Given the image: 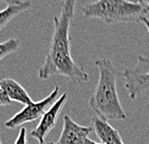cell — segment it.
Masks as SVG:
<instances>
[{
  "instance_id": "cell-1",
  "label": "cell",
  "mask_w": 149,
  "mask_h": 144,
  "mask_svg": "<svg viewBox=\"0 0 149 144\" xmlns=\"http://www.w3.org/2000/svg\"><path fill=\"white\" fill-rule=\"evenodd\" d=\"M76 1H65L58 16L53 17V33L44 64L38 72L41 79L54 76L68 77L74 82L85 83L89 76L72 58L70 28L74 16Z\"/></svg>"
},
{
  "instance_id": "cell-2",
  "label": "cell",
  "mask_w": 149,
  "mask_h": 144,
  "mask_svg": "<svg viewBox=\"0 0 149 144\" xmlns=\"http://www.w3.org/2000/svg\"><path fill=\"white\" fill-rule=\"evenodd\" d=\"M99 77L89 106L97 116L104 120H126L127 114L121 106L117 91V70L108 57L95 61Z\"/></svg>"
},
{
  "instance_id": "cell-3",
  "label": "cell",
  "mask_w": 149,
  "mask_h": 144,
  "mask_svg": "<svg viewBox=\"0 0 149 144\" xmlns=\"http://www.w3.org/2000/svg\"><path fill=\"white\" fill-rule=\"evenodd\" d=\"M85 17L97 19L107 24L139 22L146 14L144 1L98 0L89 2L82 8Z\"/></svg>"
},
{
  "instance_id": "cell-4",
  "label": "cell",
  "mask_w": 149,
  "mask_h": 144,
  "mask_svg": "<svg viewBox=\"0 0 149 144\" xmlns=\"http://www.w3.org/2000/svg\"><path fill=\"white\" fill-rule=\"evenodd\" d=\"M124 85L129 97L136 100L142 93L149 91V56L139 54L136 64L122 72Z\"/></svg>"
},
{
  "instance_id": "cell-5",
  "label": "cell",
  "mask_w": 149,
  "mask_h": 144,
  "mask_svg": "<svg viewBox=\"0 0 149 144\" xmlns=\"http://www.w3.org/2000/svg\"><path fill=\"white\" fill-rule=\"evenodd\" d=\"M59 95V87L57 85L54 86V88L49 96L43 100L37 102V103H32L27 106H24L22 109H20L17 114L7 120L4 123V126L7 129L14 130L17 127H20L23 124L32 122L40 117L43 116L45 112L49 109L52 104L55 103V100H57Z\"/></svg>"
},
{
  "instance_id": "cell-6",
  "label": "cell",
  "mask_w": 149,
  "mask_h": 144,
  "mask_svg": "<svg viewBox=\"0 0 149 144\" xmlns=\"http://www.w3.org/2000/svg\"><path fill=\"white\" fill-rule=\"evenodd\" d=\"M67 99L68 94L67 93H63L55 101V103L52 106H49V109L44 113L43 116L41 117L40 122L36 126V128L30 131V136L34 137L35 139H37L39 144L45 143L46 136L55 127L58 116L60 114L65 103L67 102Z\"/></svg>"
},
{
  "instance_id": "cell-7",
  "label": "cell",
  "mask_w": 149,
  "mask_h": 144,
  "mask_svg": "<svg viewBox=\"0 0 149 144\" xmlns=\"http://www.w3.org/2000/svg\"><path fill=\"white\" fill-rule=\"evenodd\" d=\"M92 131L91 126H81L74 122L71 116L65 115L61 134L55 144H84Z\"/></svg>"
},
{
  "instance_id": "cell-8",
  "label": "cell",
  "mask_w": 149,
  "mask_h": 144,
  "mask_svg": "<svg viewBox=\"0 0 149 144\" xmlns=\"http://www.w3.org/2000/svg\"><path fill=\"white\" fill-rule=\"evenodd\" d=\"M92 130L100 139L101 144H124L119 131L109 124V121L93 116L91 119Z\"/></svg>"
},
{
  "instance_id": "cell-9",
  "label": "cell",
  "mask_w": 149,
  "mask_h": 144,
  "mask_svg": "<svg viewBox=\"0 0 149 144\" xmlns=\"http://www.w3.org/2000/svg\"><path fill=\"white\" fill-rule=\"evenodd\" d=\"M0 88L2 89V91L5 93L12 103L17 102V103L24 104V106L33 103L28 92L23 88L22 85H20L19 82L13 79H1L0 80Z\"/></svg>"
},
{
  "instance_id": "cell-10",
  "label": "cell",
  "mask_w": 149,
  "mask_h": 144,
  "mask_svg": "<svg viewBox=\"0 0 149 144\" xmlns=\"http://www.w3.org/2000/svg\"><path fill=\"white\" fill-rule=\"evenodd\" d=\"M7 7L4 10L0 11V31L7 26L12 19H15L19 14L29 10L32 6L30 1H6Z\"/></svg>"
},
{
  "instance_id": "cell-11",
  "label": "cell",
  "mask_w": 149,
  "mask_h": 144,
  "mask_svg": "<svg viewBox=\"0 0 149 144\" xmlns=\"http://www.w3.org/2000/svg\"><path fill=\"white\" fill-rule=\"evenodd\" d=\"M19 47V39H9V40L0 43V61L5 58L6 56L13 54L16 52Z\"/></svg>"
},
{
  "instance_id": "cell-12",
  "label": "cell",
  "mask_w": 149,
  "mask_h": 144,
  "mask_svg": "<svg viewBox=\"0 0 149 144\" xmlns=\"http://www.w3.org/2000/svg\"><path fill=\"white\" fill-rule=\"evenodd\" d=\"M14 144H27V131L25 128H20V131Z\"/></svg>"
},
{
  "instance_id": "cell-13",
  "label": "cell",
  "mask_w": 149,
  "mask_h": 144,
  "mask_svg": "<svg viewBox=\"0 0 149 144\" xmlns=\"http://www.w3.org/2000/svg\"><path fill=\"white\" fill-rule=\"evenodd\" d=\"M12 102L9 100V98L6 96V94L2 91V89L0 88V106H5L11 104Z\"/></svg>"
},
{
  "instance_id": "cell-14",
  "label": "cell",
  "mask_w": 149,
  "mask_h": 144,
  "mask_svg": "<svg viewBox=\"0 0 149 144\" xmlns=\"http://www.w3.org/2000/svg\"><path fill=\"white\" fill-rule=\"evenodd\" d=\"M139 22H141L143 23L144 26H145V28H146L147 32H148V35H149V19H147V17L144 16V17H141V19H139Z\"/></svg>"
},
{
  "instance_id": "cell-15",
  "label": "cell",
  "mask_w": 149,
  "mask_h": 144,
  "mask_svg": "<svg viewBox=\"0 0 149 144\" xmlns=\"http://www.w3.org/2000/svg\"><path fill=\"white\" fill-rule=\"evenodd\" d=\"M84 144H101V143H97V142L93 141V140H91V139L87 138V139L85 140V143H84Z\"/></svg>"
},
{
  "instance_id": "cell-16",
  "label": "cell",
  "mask_w": 149,
  "mask_h": 144,
  "mask_svg": "<svg viewBox=\"0 0 149 144\" xmlns=\"http://www.w3.org/2000/svg\"><path fill=\"white\" fill-rule=\"evenodd\" d=\"M144 6H145V11H146V14L149 13V1H144Z\"/></svg>"
},
{
  "instance_id": "cell-17",
  "label": "cell",
  "mask_w": 149,
  "mask_h": 144,
  "mask_svg": "<svg viewBox=\"0 0 149 144\" xmlns=\"http://www.w3.org/2000/svg\"><path fill=\"white\" fill-rule=\"evenodd\" d=\"M43 144H55V143H52V142H45Z\"/></svg>"
},
{
  "instance_id": "cell-18",
  "label": "cell",
  "mask_w": 149,
  "mask_h": 144,
  "mask_svg": "<svg viewBox=\"0 0 149 144\" xmlns=\"http://www.w3.org/2000/svg\"><path fill=\"white\" fill-rule=\"evenodd\" d=\"M0 144H3V143H2V141H1V139H0Z\"/></svg>"
}]
</instances>
